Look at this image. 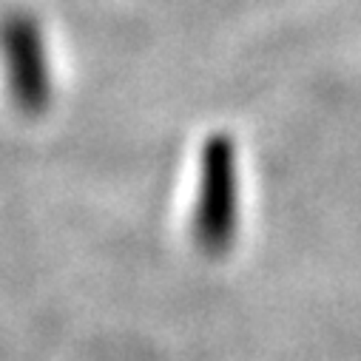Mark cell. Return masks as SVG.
<instances>
[{
	"label": "cell",
	"mask_w": 361,
	"mask_h": 361,
	"mask_svg": "<svg viewBox=\"0 0 361 361\" xmlns=\"http://www.w3.org/2000/svg\"><path fill=\"white\" fill-rule=\"evenodd\" d=\"M239 236V154L231 134L216 131L200 151V183L194 205V242L211 256L231 253Z\"/></svg>",
	"instance_id": "cell-1"
},
{
	"label": "cell",
	"mask_w": 361,
	"mask_h": 361,
	"mask_svg": "<svg viewBox=\"0 0 361 361\" xmlns=\"http://www.w3.org/2000/svg\"><path fill=\"white\" fill-rule=\"evenodd\" d=\"M0 54H4L6 66L12 103L23 114L40 117L51 106V68L35 18L15 12L4 20V26H0Z\"/></svg>",
	"instance_id": "cell-2"
}]
</instances>
